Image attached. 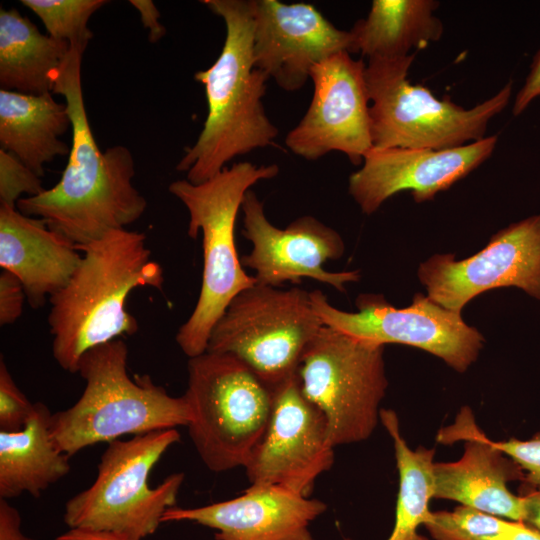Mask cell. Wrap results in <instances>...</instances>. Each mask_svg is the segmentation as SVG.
<instances>
[{
  "instance_id": "7c38bea8",
  "label": "cell",
  "mask_w": 540,
  "mask_h": 540,
  "mask_svg": "<svg viewBox=\"0 0 540 540\" xmlns=\"http://www.w3.org/2000/svg\"><path fill=\"white\" fill-rule=\"evenodd\" d=\"M363 60L347 51L331 55L310 73L311 103L285 138L299 157L317 160L331 151L344 153L353 165H361L373 148L368 94Z\"/></svg>"
},
{
  "instance_id": "836d02e7",
  "label": "cell",
  "mask_w": 540,
  "mask_h": 540,
  "mask_svg": "<svg viewBox=\"0 0 540 540\" xmlns=\"http://www.w3.org/2000/svg\"><path fill=\"white\" fill-rule=\"evenodd\" d=\"M130 3L139 12L142 24L149 31V41H159L165 35L166 29L159 22L160 12L155 4L150 0H131Z\"/></svg>"
},
{
  "instance_id": "7402d4cb",
  "label": "cell",
  "mask_w": 540,
  "mask_h": 540,
  "mask_svg": "<svg viewBox=\"0 0 540 540\" xmlns=\"http://www.w3.org/2000/svg\"><path fill=\"white\" fill-rule=\"evenodd\" d=\"M51 418L48 407L37 402L22 431H0V498L25 492L39 497L70 472L69 457L53 440Z\"/></svg>"
},
{
  "instance_id": "9c48e42d",
  "label": "cell",
  "mask_w": 540,
  "mask_h": 540,
  "mask_svg": "<svg viewBox=\"0 0 540 540\" xmlns=\"http://www.w3.org/2000/svg\"><path fill=\"white\" fill-rule=\"evenodd\" d=\"M323 326L310 292L256 283L229 303L207 351L238 358L275 390L296 375L306 347Z\"/></svg>"
},
{
  "instance_id": "d4e9b609",
  "label": "cell",
  "mask_w": 540,
  "mask_h": 540,
  "mask_svg": "<svg viewBox=\"0 0 540 540\" xmlns=\"http://www.w3.org/2000/svg\"><path fill=\"white\" fill-rule=\"evenodd\" d=\"M380 420L393 439L399 473L395 523L388 540H428L417 530L431 514L434 449L419 447L411 450L401 436L398 417L393 410L381 409Z\"/></svg>"
},
{
  "instance_id": "1f68e13d",
  "label": "cell",
  "mask_w": 540,
  "mask_h": 540,
  "mask_svg": "<svg viewBox=\"0 0 540 540\" xmlns=\"http://www.w3.org/2000/svg\"><path fill=\"white\" fill-rule=\"evenodd\" d=\"M537 97H540V50L534 56L524 85L515 97L513 115H520Z\"/></svg>"
},
{
  "instance_id": "ac0fdd59",
  "label": "cell",
  "mask_w": 540,
  "mask_h": 540,
  "mask_svg": "<svg viewBox=\"0 0 540 540\" xmlns=\"http://www.w3.org/2000/svg\"><path fill=\"white\" fill-rule=\"evenodd\" d=\"M325 502L279 486L250 485L233 499L197 508H169L163 522L192 521L215 529V540H313L310 523Z\"/></svg>"
},
{
  "instance_id": "30bf717a",
  "label": "cell",
  "mask_w": 540,
  "mask_h": 540,
  "mask_svg": "<svg viewBox=\"0 0 540 540\" xmlns=\"http://www.w3.org/2000/svg\"><path fill=\"white\" fill-rule=\"evenodd\" d=\"M384 346L323 326L306 347L297 378L324 415L334 446L368 439L380 419L388 381Z\"/></svg>"
},
{
  "instance_id": "e0dca14e",
  "label": "cell",
  "mask_w": 540,
  "mask_h": 540,
  "mask_svg": "<svg viewBox=\"0 0 540 540\" xmlns=\"http://www.w3.org/2000/svg\"><path fill=\"white\" fill-rule=\"evenodd\" d=\"M251 3L255 67L287 92L301 89L316 64L350 51V32L335 27L312 4Z\"/></svg>"
},
{
  "instance_id": "5b68a950",
  "label": "cell",
  "mask_w": 540,
  "mask_h": 540,
  "mask_svg": "<svg viewBox=\"0 0 540 540\" xmlns=\"http://www.w3.org/2000/svg\"><path fill=\"white\" fill-rule=\"evenodd\" d=\"M128 348L116 339L88 350L78 372L85 388L70 408L52 414L51 434L69 458L101 442L124 435L187 426L191 413L184 396L173 397L149 375L127 371Z\"/></svg>"
},
{
  "instance_id": "f546056e",
  "label": "cell",
  "mask_w": 540,
  "mask_h": 540,
  "mask_svg": "<svg viewBox=\"0 0 540 540\" xmlns=\"http://www.w3.org/2000/svg\"><path fill=\"white\" fill-rule=\"evenodd\" d=\"M493 443L526 471L524 480L526 483L540 488V432L526 441L511 438Z\"/></svg>"
},
{
  "instance_id": "603a6c76",
  "label": "cell",
  "mask_w": 540,
  "mask_h": 540,
  "mask_svg": "<svg viewBox=\"0 0 540 540\" xmlns=\"http://www.w3.org/2000/svg\"><path fill=\"white\" fill-rule=\"evenodd\" d=\"M439 2L434 0H374L366 18L349 31L350 54L371 58H400L411 49H422L437 41L443 24L434 15Z\"/></svg>"
},
{
  "instance_id": "52a82bcc",
  "label": "cell",
  "mask_w": 540,
  "mask_h": 540,
  "mask_svg": "<svg viewBox=\"0 0 540 540\" xmlns=\"http://www.w3.org/2000/svg\"><path fill=\"white\" fill-rule=\"evenodd\" d=\"M187 370V427L201 460L213 472L245 467L266 430L275 390L230 354L206 351L189 358Z\"/></svg>"
},
{
  "instance_id": "8fae6325",
  "label": "cell",
  "mask_w": 540,
  "mask_h": 540,
  "mask_svg": "<svg viewBox=\"0 0 540 540\" xmlns=\"http://www.w3.org/2000/svg\"><path fill=\"white\" fill-rule=\"evenodd\" d=\"M323 325L376 345L397 343L427 351L463 373L476 361L483 337L464 322L461 313L446 309L417 293L410 306L396 308L379 294H360L357 312L332 306L321 290L310 292Z\"/></svg>"
},
{
  "instance_id": "5bb4252c",
  "label": "cell",
  "mask_w": 540,
  "mask_h": 540,
  "mask_svg": "<svg viewBox=\"0 0 540 540\" xmlns=\"http://www.w3.org/2000/svg\"><path fill=\"white\" fill-rule=\"evenodd\" d=\"M334 447L324 415L303 396L296 373L275 389L266 430L244 468L251 485L309 497L334 464Z\"/></svg>"
},
{
  "instance_id": "4316f807",
  "label": "cell",
  "mask_w": 540,
  "mask_h": 540,
  "mask_svg": "<svg viewBox=\"0 0 540 540\" xmlns=\"http://www.w3.org/2000/svg\"><path fill=\"white\" fill-rule=\"evenodd\" d=\"M508 521L461 505L431 512L424 525L435 540H487L500 534Z\"/></svg>"
},
{
  "instance_id": "4dcf8cb0",
  "label": "cell",
  "mask_w": 540,
  "mask_h": 540,
  "mask_svg": "<svg viewBox=\"0 0 540 540\" xmlns=\"http://www.w3.org/2000/svg\"><path fill=\"white\" fill-rule=\"evenodd\" d=\"M26 297L20 280L12 273L2 270L0 274V324H13L22 314Z\"/></svg>"
},
{
  "instance_id": "f1b7e54d",
  "label": "cell",
  "mask_w": 540,
  "mask_h": 540,
  "mask_svg": "<svg viewBox=\"0 0 540 540\" xmlns=\"http://www.w3.org/2000/svg\"><path fill=\"white\" fill-rule=\"evenodd\" d=\"M34 411L31 403L17 387L3 358L0 360V431H22Z\"/></svg>"
},
{
  "instance_id": "d6a6232c",
  "label": "cell",
  "mask_w": 540,
  "mask_h": 540,
  "mask_svg": "<svg viewBox=\"0 0 540 540\" xmlns=\"http://www.w3.org/2000/svg\"><path fill=\"white\" fill-rule=\"evenodd\" d=\"M0 540H35L22 532L19 511L2 498H0Z\"/></svg>"
},
{
  "instance_id": "4fadbf2b",
  "label": "cell",
  "mask_w": 540,
  "mask_h": 540,
  "mask_svg": "<svg viewBox=\"0 0 540 540\" xmlns=\"http://www.w3.org/2000/svg\"><path fill=\"white\" fill-rule=\"evenodd\" d=\"M418 277L433 302L459 313L499 287L515 286L540 300V214L501 229L469 258L435 254L420 264Z\"/></svg>"
},
{
  "instance_id": "9a60e30c",
  "label": "cell",
  "mask_w": 540,
  "mask_h": 540,
  "mask_svg": "<svg viewBox=\"0 0 540 540\" xmlns=\"http://www.w3.org/2000/svg\"><path fill=\"white\" fill-rule=\"evenodd\" d=\"M243 235L252 250L241 259L255 271L257 284L278 287L285 282L300 284L303 278L326 283L340 292L345 284L360 279L359 271L330 272L323 265L339 259L345 250L340 234L313 216L305 215L286 228L274 226L263 203L249 189L242 201Z\"/></svg>"
},
{
  "instance_id": "83f0119b",
  "label": "cell",
  "mask_w": 540,
  "mask_h": 540,
  "mask_svg": "<svg viewBox=\"0 0 540 540\" xmlns=\"http://www.w3.org/2000/svg\"><path fill=\"white\" fill-rule=\"evenodd\" d=\"M43 191L39 175L14 155L0 149V205L16 207L23 195L36 196Z\"/></svg>"
},
{
  "instance_id": "74e56055",
  "label": "cell",
  "mask_w": 540,
  "mask_h": 540,
  "mask_svg": "<svg viewBox=\"0 0 540 540\" xmlns=\"http://www.w3.org/2000/svg\"><path fill=\"white\" fill-rule=\"evenodd\" d=\"M345 540H351V539H349V538H346Z\"/></svg>"
},
{
  "instance_id": "8992f818",
  "label": "cell",
  "mask_w": 540,
  "mask_h": 540,
  "mask_svg": "<svg viewBox=\"0 0 540 540\" xmlns=\"http://www.w3.org/2000/svg\"><path fill=\"white\" fill-rule=\"evenodd\" d=\"M415 53L400 58H371L365 68L375 148L444 150L485 137L488 123L505 109L512 94L509 81L491 98L467 109L437 98L427 87L412 84L408 71Z\"/></svg>"
},
{
  "instance_id": "8d00e7d4",
  "label": "cell",
  "mask_w": 540,
  "mask_h": 540,
  "mask_svg": "<svg viewBox=\"0 0 540 540\" xmlns=\"http://www.w3.org/2000/svg\"><path fill=\"white\" fill-rule=\"evenodd\" d=\"M525 516L523 522L540 530V488H536L524 496Z\"/></svg>"
},
{
  "instance_id": "277c9868",
  "label": "cell",
  "mask_w": 540,
  "mask_h": 540,
  "mask_svg": "<svg viewBox=\"0 0 540 540\" xmlns=\"http://www.w3.org/2000/svg\"><path fill=\"white\" fill-rule=\"evenodd\" d=\"M276 164L257 166L238 162L201 183L187 179L170 183L168 190L186 207L188 235L202 234L203 270L200 294L183 323L176 342L189 358L207 351L213 327L232 299L256 284L238 258L235 223L243 198L253 185L277 176Z\"/></svg>"
},
{
  "instance_id": "2e32d148",
  "label": "cell",
  "mask_w": 540,
  "mask_h": 540,
  "mask_svg": "<svg viewBox=\"0 0 540 540\" xmlns=\"http://www.w3.org/2000/svg\"><path fill=\"white\" fill-rule=\"evenodd\" d=\"M496 144L497 136L492 135L444 150L373 147L350 175L348 190L367 215L405 190L417 203L428 201L485 162Z\"/></svg>"
},
{
  "instance_id": "7a4b0ae2",
  "label": "cell",
  "mask_w": 540,
  "mask_h": 540,
  "mask_svg": "<svg viewBox=\"0 0 540 540\" xmlns=\"http://www.w3.org/2000/svg\"><path fill=\"white\" fill-rule=\"evenodd\" d=\"M76 248L83 252L82 260L67 284L50 297L48 315L53 357L70 373L78 372L88 350L138 331L126 308L132 290H161L164 283L144 233L113 230Z\"/></svg>"
},
{
  "instance_id": "d590c367",
  "label": "cell",
  "mask_w": 540,
  "mask_h": 540,
  "mask_svg": "<svg viewBox=\"0 0 540 540\" xmlns=\"http://www.w3.org/2000/svg\"><path fill=\"white\" fill-rule=\"evenodd\" d=\"M487 540H540V530L523 521L509 520L500 534Z\"/></svg>"
},
{
  "instance_id": "ba28073f",
  "label": "cell",
  "mask_w": 540,
  "mask_h": 540,
  "mask_svg": "<svg viewBox=\"0 0 540 540\" xmlns=\"http://www.w3.org/2000/svg\"><path fill=\"white\" fill-rule=\"evenodd\" d=\"M180 440L175 428L157 430L108 443L95 481L65 504L69 528L112 531L137 539L152 535L174 507L184 473L169 475L157 487L149 485L154 466Z\"/></svg>"
},
{
  "instance_id": "ffe728a7",
  "label": "cell",
  "mask_w": 540,
  "mask_h": 540,
  "mask_svg": "<svg viewBox=\"0 0 540 540\" xmlns=\"http://www.w3.org/2000/svg\"><path fill=\"white\" fill-rule=\"evenodd\" d=\"M81 260L76 245L44 220L0 205V266L20 280L31 307L61 290Z\"/></svg>"
},
{
  "instance_id": "6da1fadb",
  "label": "cell",
  "mask_w": 540,
  "mask_h": 540,
  "mask_svg": "<svg viewBox=\"0 0 540 540\" xmlns=\"http://www.w3.org/2000/svg\"><path fill=\"white\" fill-rule=\"evenodd\" d=\"M84 52L70 46L53 88L65 99L71 119V146L58 183L36 196L23 197L17 209L36 216L75 245H85L137 221L147 208L133 185L131 151L115 145L101 151L84 103L81 65Z\"/></svg>"
},
{
  "instance_id": "cb8c5ba5",
  "label": "cell",
  "mask_w": 540,
  "mask_h": 540,
  "mask_svg": "<svg viewBox=\"0 0 540 540\" xmlns=\"http://www.w3.org/2000/svg\"><path fill=\"white\" fill-rule=\"evenodd\" d=\"M70 44L42 34L16 9H0V87L24 94L53 93Z\"/></svg>"
},
{
  "instance_id": "3957f363",
  "label": "cell",
  "mask_w": 540,
  "mask_h": 540,
  "mask_svg": "<svg viewBox=\"0 0 540 540\" xmlns=\"http://www.w3.org/2000/svg\"><path fill=\"white\" fill-rule=\"evenodd\" d=\"M201 2L223 19L226 35L216 61L194 75L204 86L208 113L176 170L195 184L215 176L237 156L274 145L279 133L263 105L269 78L254 64L251 0Z\"/></svg>"
},
{
  "instance_id": "d6986e66",
  "label": "cell",
  "mask_w": 540,
  "mask_h": 540,
  "mask_svg": "<svg viewBox=\"0 0 540 540\" xmlns=\"http://www.w3.org/2000/svg\"><path fill=\"white\" fill-rule=\"evenodd\" d=\"M459 438L467 439L464 453L455 462L433 465L434 498L454 500L478 511L523 521V496L509 491L507 483L525 480V472L513 459L462 417Z\"/></svg>"
},
{
  "instance_id": "e575fe53",
  "label": "cell",
  "mask_w": 540,
  "mask_h": 540,
  "mask_svg": "<svg viewBox=\"0 0 540 540\" xmlns=\"http://www.w3.org/2000/svg\"><path fill=\"white\" fill-rule=\"evenodd\" d=\"M55 540H142L125 534L112 531L69 528V530L59 535Z\"/></svg>"
},
{
  "instance_id": "44dd1931",
  "label": "cell",
  "mask_w": 540,
  "mask_h": 540,
  "mask_svg": "<svg viewBox=\"0 0 540 540\" xmlns=\"http://www.w3.org/2000/svg\"><path fill=\"white\" fill-rule=\"evenodd\" d=\"M71 129L65 103L53 93L24 94L0 89V149L11 153L37 175L57 156L69 155L61 136Z\"/></svg>"
},
{
  "instance_id": "484cf974",
  "label": "cell",
  "mask_w": 540,
  "mask_h": 540,
  "mask_svg": "<svg viewBox=\"0 0 540 540\" xmlns=\"http://www.w3.org/2000/svg\"><path fill=\"white\" fill-rule=\"evenodd\" d=\"M35 13L48 35L66 41L71 47L85 52L93 33L88 28L91 16L106 5V0H21Z\"/></svg>"
}]
</instances>
